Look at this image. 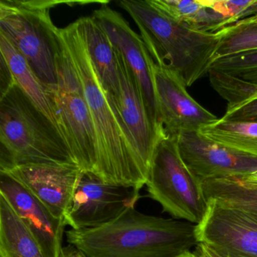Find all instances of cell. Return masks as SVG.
I'll list each match as a JSON object with an SVG mask.
<instances>
[{
  "label": "cell",
  "instance_id": "obj_1",
  "mask_svg": "<svg viewBox=\"0 0 257 257\" xmlns=\"http://www.w3.org/2000/svg\"><path fill=\"white\" fill-rule=\"evenodd\" d=\"M83 86L97 148L96 176L106 183L145 186L149 172L138 156L113 97L108 94L91 62L76 22L60 29Z\"/></svg>",
  "mask_w": 257,
  "mask_h": 257
},
{
  "label": "cell",
  "instance_id": "obj_2",
  "mask_svg": "<svg viewBox=\"0 0 257 257\" xmlns=\"http://www.w3.org/2000/svg\"><path fill=\"white\" fill-rule=\"evenodd\" d=\"M195 227L132 207L109 223L70 229L66 236L85 257H178L198 246Z\"/></svg>",
  "mask_w": 257,
  "mask_h": 257
},
{
  "label": "cell",
  "instance_id": "obj_3",
  "mask_svg": "<svg viewBox=\"0 0 257 257\" xmlns=\"http://www.w3.org/2000/svg\"><path fill=\"white\" fill-rule=\"evenodd\" d=\"M119 5L135 21L155 63L177 72L186 87L208 75L219 46L217 33L195 31L173 20L149 0H121Z\"/></svg>",
  "mask_w": 257,
  "mask_h": 257
},
{
  "label": "cell",
  "instance_id": "obj_4",
  "mask_svg": "<svg viewBox=\"0 0 257 257\" xmlns=\"http://www.w3.org/2000/svg\"><path fill=\"white\" fill-rule=\"evenodd\" d=\"M0 171L30 164L77 165L58 127L16 83L0 97Z\"/></svg>",
  "mask_w": 257,
  "mask_h": 257
},
{
  "label": "cell",
  "instance_id": "obj_5",
  "mask_svg": "<svg viewBox=\"0 0 257 257\" xmlns=\"http://www.w3.org/2000/svg\"><path fill=\"white\" fill-rule=\"evenodd\" d=\"M69 2L56 0H1L0 34L25 57L47 87L57 84L55 58L60 42L59 28L51 10Z\"/></svg>",
  "mask_w": 257,
  "mask_h": 257
},
{
  "label": "cell",
  "instance_id": "obj_6",
  "mask_svg": "<svg viewBox=\"0 0 257 257\" xmlns=\"http://www.w3.org/2000/svg\"><path fill=\"white\" fill-rule=\"evenodd\" d=\"M55 58L57 84L48 87L61 135L76 165L96 175L97 148L83 86L68 49L60 33Z\"/></svg>",
  "mask_w": 257,
  "mask_h": 257
},
{
  "label": "cell",
  "instance_id": "obj_7",
  "mask_svg": "<svg viewBox=\"0 0 257 257\" xmlns=\"http://www.w3.org/2000/svg\"><path fill=\"white\" fill-rule=\"evenodd\" d=\"M146 186L149 197L174 219L198 225L204 218L207 199L202 181L183 162L176 137L168 135L158 144Z\"/></svg>",
  "mask_w": 257,
  "mask_h": 257
},
{
  "label": "cell",
  "instance_id": "obj_8",
  "mask_svg": "<svg viewBox=\"0 0 257 257\" xmlns=\"http://www.w3.org/2000/svg\"><path fill=\"white\" fill-rule=\"evenodd\" d=\"M195 227L197 247L209 257H257V213L208 198Z\"/></svg>",
  "mask_w": 257,
  "mask_h": 257
},
{
  "label": "cell",
  "instance_id": "obj_9",
  "mask_svg": "<svg viewBox=\"0 0 257 257\" xmlns=\"http://www.w3.org/2000/svg\"><path fill=\"white\" fill-rule=\"evenodd\" d=\"M141 198L133 188L106 183L92 173H82L75 191L67 225L81 230L112 222Z\"/></svg>",
  "mask_w": 257,
  "mask_h": 257
},
{
  "label": "cell",
  "instance_id": "obj_10",
  "mask_svg": "<svg viewBox=\"0 0 257 257\" xmlns=\"http://www.w3.org/2000/svg\"><path fill=\"white\" fill-rule=\"evenodd\" d=\"M108 4L104 3L94 10L92 17L105 31L135 76L152 121L158 127H164L155 90L154 61L141 35L134 31L123 16L111 9Z\"/></svg>",
  "mask_w": 257,
  "mask_h": 257
},
{
  "label": "cell",
  "instance_id": "obj_11",
  "mask_svg": "<svg viewBox=\"0 0 257 257\" xmlns=\"http://www.w3.org/2000/svg\"><path fill=\"white\" fill-rule=\"evenodd\" d=\"M180 156L201 181L246 177L257 171V157L204 138L198 132L177 135Z\"/></svg>",
  "mask_w": 257,
  "mask_h": 257
},
{
  "label": "cell",
  "instance_id": "obj_12",
  "mask_svg": "<svg viewBox=\"0 0 257 257\" xmlns=\"http://www.w3.org/2000/svg\"><path fill=\"white\" fill-rule=\"evenodd\" d=\"M153 78L161 121L167 135L198 132L218 120L191 97L180 75L167 64L154 62Z\"/></svg>",
  "mask_w": 257,
  "mask_h": 257
},
{
  "label": "cell",
  "instance_id": "obj_13",
  "mask_svg": "<svg viewBox=\"0 0 257 257\" xmlns=\"http://www.w3.org/2000/svg\"><path fill=\"white\" fill-rule=\"evenodd\" d=\"M0 173L8 174L30 191L49 211L67 224L75 191L83 171L76 165L30 164Z\"/></svg>",
  "mask_w": 257,
  "mask_h": 257
},
{
  "label": "cell",
  "instance_id": "obj_14",
  "mask_svg": "<svg viewBox=\"0 0 257 257\" xmlns=\"http://www.w3.org/2000/svg\"><path fill=\"white\" fill-rule=\"evenodd\" d=\"M115 52L119 86L118 94L112 97L135 150L149 172L156 147L168 135L164 127H158L152 121L135 76L120 52L116 49Z\"/></svg>",
  "mask_w": 257,
  "mask_h": 257
},
{
  "label": "cell",
  "instance_id": "obj_15",
  "mask_svg": "<svg viewBox=\"0 0 257 257\" xmlns=\"http://www.w3.org/2000/svg\"><path fill=\"white\" fill-rule=\"evenodd\" d=\"M0 195L6 198L40 243L46 257H61L65 220L55 217L28 189L0 173Z\"/></svg>",
  "mask_w": 257,
  "mask_h": 257
},
{
  "label": "cell",
  "instance_id": "obj_16",
  "mask_svg": "<svg viewBox=\"0 0 257 257\" xmlns=\"http://www.w3.org/2000/svg\"><path fill=\"white\" fill-rule=\"evenodd\" d=\"M87 51L97 75L108 94L118 92V67L116 52L105 31L91 17L76 21Z\"/></svg>",
  "mask_w": 257,
  "mask_h": 257
},
{
  "label": "cell",
  "instance_id": "obj_17",
  "mask_svg": "<svg viewBox=\"0 0 257 257\" xmlns=\"http://www.w3.org/2000/svg\"><path fill=\"white\" fill-rule=\"evenodd\" d=\"M0 52L7 61L19 88L36 107L59 130L55 106L48 87L40 80L25 57L2 34H0Z\"/></svg>",
  "mask_w": 257,
  "mask_h": 257
},
{
  "label": "cell",
  "instance_id": "obj_18",
  "mask_svg": "<svg viewBox=\"0 0 257 257\" xmlns=\"http://www.w3.org/2000/svg\"><path fill=\"white\" fill-rule=\"evenodd\" d=\"M155 8L173 20L195 31L216 33L228 26L226 18L213 0H149Z\"/></svg>",
  "mask_w": 257,
  "mask_h": 257
},
{
  "label": "cell",
  "instance_id": "obj_19",
  "mask_svg": "<svg viewBox=\"0 0 257 257\" xmlns=\"http://www.w3.org/2000/svg\"><path fill=\"white\" fill-rule=\"evenodd\" d=\"M0 256L46 257L32 233L1 195Z\"/></svg>",
  "mask_w": 257,
  "mask_h": 257
},
{
  "label": "cell",
  "instance_id": "obj_20",
  "mask_svg": "<svg viewBox=\"0 0 257 257\" xmlns=\"http://www.w3.org/2000/svg\"><path fill=\"white\" fill-rule=\"evenodd\" d=\"M198 133L218 144L257 157V123L218 118Z\"/></svg>",
  "mask_w": 257,
  "mask_h": 257
},
{
  "label": "cell",
  "instance_id": "obj_21",
  "mask_svg": "<svg viewBox=\"0 0 257 257\" xmlns=\"http://www.w3.org/2000/svg\"><path fill=\"white\" fill-rule=\"evenodd\" d=\"M206 198H215L225 204L257 213V187L237 177L202 182Z\"/></svg>",
  "mask_w": 257,
  "mask_h": 257
},
{
  "label": "cell",
  "instance_id": "obj_22",
  "mask_svg": "<svg viewBox=\"0 0 257 257\" xmlns=\"http://www.w3.org/2000/svg\"><path fill=\"white\" fill-rule=\"evenodd\" d=\"M216 58L257 50V20L252 17L218 31Z\"/></svg>",
  "mask_w": 257,
  "mask_h": 257
},
{
  "label": "cell",
  "instance_id": "obj_23",
  "mask_svg": "<svg viewBox=\"0 0 257 257\" xmlns=\"http://www.w3.org/2000/svg\"><path fill=\"white\" fill-rule=\"evenodd\" d=\"M207 76L213 89L226 100L227 106L257 99V85L213 70Z\"/></svg>",
  "mask_w": 257,
  "mask_h": 257
},
{
  "label": "cell",
  "instance_id": "obj_24",
  "mask_svg": "<svg viewBox=\"0 0 257 257\" xmlns=\"http://www.w3.org/2000/svg\"><path fill=\"white\" fill-rule=\"evenodd\" d=\"M210 70L257 85V50L216 58Z\"/></svg>",
  "mask_w": 257,
  "mask_h": 257
},
{
  "label": "cell",
  "instance_id": "obj_25",
  "mask_svg": "<svg viewBox=\"0 0 257 257\" xmlns=\"http://www.w3.org/2000/svg\"><path fill=\"white\" fill-rule=\"evenodd\" d=\"M222 118L227 121L257 123V99L227 106L226 112Z\"/></svg>",
  "mask_w": 257,
  "mask_h": 257
},
{
  "label": "cell",
  "instance_id": "obj_26",
  "mask_svg": "<svg viewBox=\"0 0 257 257\" xmlns=\"http://www.w3.org/2000/svg\"><path fill=\"white\" fill-rule=\"evenodd\" d=\"M0 97L4 95L16 83L15 80L13 73L7 64V61L4 56L1 55V61H0Z\"/></svg>",
  "mask_w": 257,
  "mask_h": 257
},
{
  "label": "cell",
  "instance_id": "obj_27",
  "mask_svg": "<svg viewBox=\"0 0 257 257\" xmlns=\"http://www.w3.org/2000/svg\"><path fill=\"white\" fill-rule=\"evenodd\" d=\"M61 257H85L83 252L74 245L68 244L64 246Z\"/></svg>",
  "mask_w": 257,
  "mask_h": 257
},
{
  "label": "cell",
  "instance_id": "obj_28",
  "mask_svg": "<svg viewBox=\"0 0 257 257\" xmlns=\"http://www.w3.org/2000/svg\"><path fill=\"white\" fill-rule=\"evenodd\" d=\"M178 257H209L208 255H205L204 252H201L198 247H195L193 250L187 251L184 253L180 255Z\"/></svg>",
  "mask_w": 257,
  "mask_h": 257
},
{
  "label": "cell",
  "instance_id": "obj_29",
  "mask_svg": "<svg viewBox=\"0 0 257 257\" xmlns=\"http://www.w3.org/2000/svg\"><path fill=\"white\" fill-rule=\"evenodd\" d=\"M240 178L242 179V180H245V181L247 182V183H250L252 186L257 187V181H254V180H250V179L248 178L247 177H240Z\"/></svg>",
  "mask_w": 257,
  "mask_h": 257
},
{
  "label": "cell",
  "instance_id": "obj_30",
  "mask_svg": "<svg viewBox=\"0 0 257 257\" xmlns=\"http://www.w3.org/2000/svg\"><path fill=\"white\" fill-rule=\"evenodd\" d=\"M248 178L250 179V180H254V181H257V171L256 172L254 173V174H251V175L246 176Z\"/></svg>",
  "mask_w": 257,
  "mask_h": 257
},
{
  "label": "cell",
  "instance_id": "obj_31",
  "mask_svg": "<svg viewBox=\"0 0 257 257\" xmlns=\"http://www.w3.org/2000/svg\"><path fill=\"white\" fill-rule=\"evenodd\" d=\"M252 19H256L257 20V15H255V16H252Z\"/></svg>",
  "mask_w": 257,
  "mask_h": 257
}]
</instances>
